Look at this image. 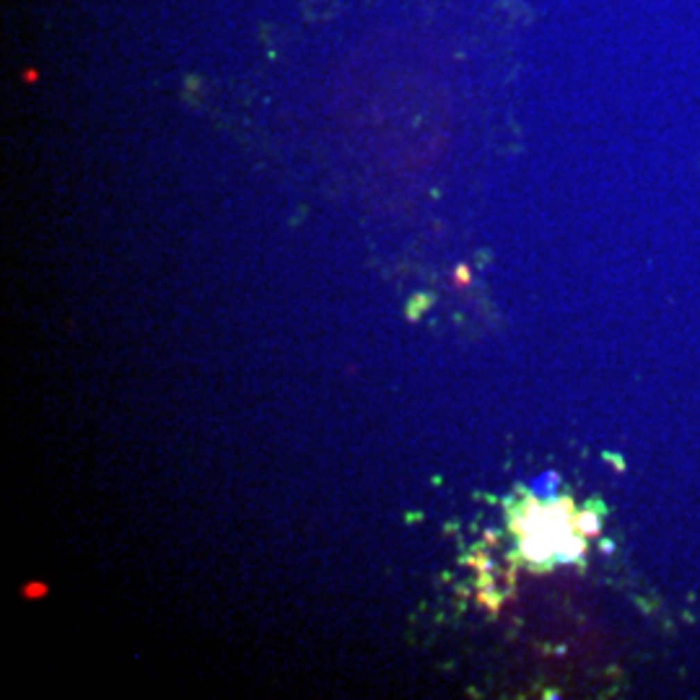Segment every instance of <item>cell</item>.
Here are the masks:
<instances>
[{
	"instance_id": "1",
	"label": "cell",
	"mask_w": 700,
	"mask_h": 700,
	"mask_svg": "<svg viewBox=\"0 0 700 700\" xmlns=\"http://www.w3.org/2000/svg\"><path fill=\"white\" fill-rule=\"evenodd\" d=\"M576 529L592 534L599 529V522H597V516H592V513H581V516H576Z\"/></svg>"
}]
</instances>
